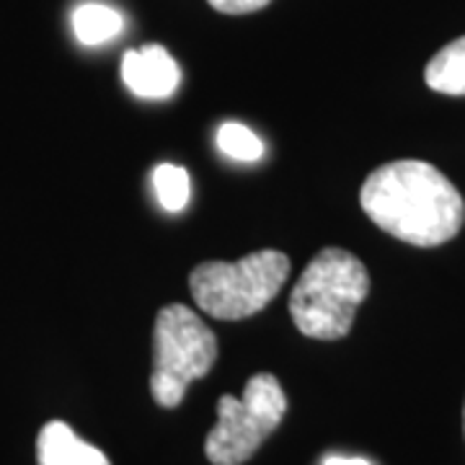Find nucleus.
Returning a JSON list of instances; mask_svg holds the SVG:
<instances>
[{"label":"nucleus","mask_w":465,"mask_h":465,"mask_svg":"<svg viewBox=\"0 0 465 465\" xmlns=\"http://www.w3.org/2000/svg\"><path fill=\"white\" fill-rule=\"evenodd\" d=\"M217 360V336L192 308L171 302L158 311L153 329L150 393L163 409H176L189 385L204 378Z\"/></svg>","instance_id":"nucleus-4"},{"label":"nucleus","mask_w":465,"mask_h":465,"mask_svg":"<svg viewBox=\"0 0 465 465\" xmlns=\"http://www.w3.org/2000/svg\"><path fill=\"white\" fill-rule=\"evenodd\" d=\"M217 148L241 163H256L264 155V143L259 140V134L251 133L241 122H225L217 130Z\"/></svg>","instance_id":"nucleus-11"},{"label":"nucleus","mask_w":465,"mask_h":465,"mask_svg":"<svg viewBox=\"0 0 465 465\" xmlns=\"http://www.w3.org/2000/svg\"><path fill=\"white\" fill-rule=\"evenodd\" d=\"M323 465H372L365 458H341V455H331V458H326Z\"/></svg>","instance_id":"nucleus-13"},{"label":"nucleus","mask_w":465,"mask_h":465,"mask_svg":"<svg viewBox=\"0 0 465 465\" xmlns=\"http://www.w3.org/2000/svg\"><path fill=\"white\" fill-rule=\"evenodd\" d=\"M424 81L442 96H465V36L434 54L427 63Z\"/></svg>","instance_id":"nucleus-9"},{"label":"nucleus","mask_w":465,"mask_h":465,"mask_svg":"<svg viewBox=\"0 0 465 465\" xmlns=\"http://www.w3.org/2000/svg\"><path fill=\"white\" fill-rule=\"evenodd\" d=\"M463 427H465V409H463Z\"/></svg>","instance_id":"nucleus-14"},{"label":"nucleus","mask_w":465,"mask_h":465,"mask_svg":"<svg viewBox=\"0 0 465 465\" xmlns=\"http://www.w3.org/2000/svg\"><path fill=\"white\" fill-rule=\"evenodd\" d=\"M287 396L274 375H253L241 399L217 401V424L204 440V452L213 465H243L253 458L269 434L282 424Z\"/></svg>","instance_id":"nucleus-5"},{"label":"nucleus","mask_w":465,"mask_h":465,"mask_svg":"<svg viewBox=\"0 0 465 465\" xmlns=\"http://www.w3.org/2000/svg\"><path fill=\"white\" fill-rule=\"evenodd\" d=\"M365 215L388 235L419 249L452 241L465 223L458 186L427 161H393L375 168L360 189Z\"/></svg>","instance_id":"nucleus-1"},{"label":"nucleus","mask_w":465,"mask_h":465,"mask_svg":"<svg viewBox=\"0 0 465 465\" xmlns=\"http://www.w3.org/2000/svg\"><path fill=\"white\" fill-rule=\"evenodd\" d=\"M122 81L140 99H168L182 84V70L161 45H145L122 57Z\"/></svg>","instance_id":"nucleus-6"},{"label":"nucleus","mask_w":465,"mask_h":465,"mask_svg":"<svg viewBox=\"0 0 465 465\" xmlns=\"http://www.w3.org/2000/svg\"><path fill=\"white\" fill-rule=\"evenodd\" d=\"M39 465H112L96 445L81 440L65 421H47L36 437Z\"/></svg>","instance_id":"nucleus-7"},{"label":"nucleus","mask_w":465,"mask_h":465,"mask_svg":"<svg viewBox=\"0 0 465 465\" xmlns=\"http://www.w3.org/2000/svg\"><path fill=\"white\" fill-rule=\"evenodd\" d=\"M124 29V16L104 3H84L73 11V34L85 47L112 42Z\"/></svg>","instance_id":"nucleus-8"},{"label":"nucleus","mask_w":465,"mask_h":465,"mask_svg":"<svg viewBox=\"0 0 465 465\" xmlns=\"http://www.w3.org/2000/svg\"><path fill=\"white\" fill-rule=\"evenodd\" d=\"M370 295L365 264L344 249H323L305 266L290 292V316L298 331L318 341L344 339L357 308Z\"/></svg>","instance_id":"nucleus-2"},{"label":"nucleus","mask_w":465,"mask_h":465,"mask_svg":"<svg viewBox=\"0 0 465 465\" xmlns=\"http://www.w3.org/2000/svg\"><path fill=\"white\" fill-rule=\"evenodd\" d=\"M290 274L287 253L253 251L235 262H204L189 274V290L197 308L220 321L262 313L280 295Z\"/></svg>","instance_id":"nucleus-3"},{"label":"nucleus","mask_w":465,"mask_h":465,"mask_svg":"<svg viewBox=\"0 0 465 465\" xmlns=\"http://www.w3.org/2000/svg\"><path fill=\"white\" fill-rule=\"evenodd\" d=\"M217 14H225V16H246V14H256L266 8L272 0H207Z\"/></svg>","instance_id":"nucleus-12"},{"label":"nucleus","mask_w":465,"mask_h":465,"mask_svg":"<svg viewBox=\"0 0 465 465\" xmlns=\"http://www.w3.org/2000/svg\"><path fill=\"white\" fill-rule=\"evenodd\" d=\"M153 189H155V197L161 202V207L166 213H182L189 204V173L186 168L173 166V163H161L153 171Z\"/></svg>","instance_id":"nucleus-10"}]
</instances>
